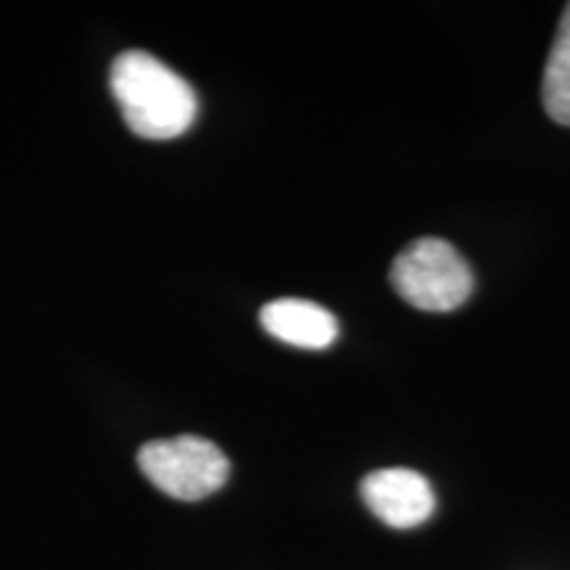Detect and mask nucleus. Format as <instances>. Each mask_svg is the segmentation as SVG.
<instances>
[{
    "label": "nucleus",
    "instance_id": "obj_6",
    "mask_svg": "<svg viewBox=\"0 0 570 570\" xmlns=\"http://www.w3.org/2000/svg\"><path fill=\"white\" fill-rule=\"evenodd\" d=\"M541 101L554 122L570 127V3L562 11L550 59H547Z\"/></svg>",
    "mask_w": 570,
    "mask_h": 570
},
{
    "label": "nucleus",
    "instance_id": "obj_3",
    "mask_svg": "<svg viewBox=\"0 0 570 570\" xmlns=\"http://www.w3.org/2000/svg\"><path fill=\"white\" fill-rule=\"evenodd\" d=\"M138 465L156 489L183 502L212 497L230 479V460L223 449L194 433L148 441L140 446Z\"/></svg>",
    "mask_w": 570,
    "mask_h": 570
},
{
    "label": "nucleus",
    "instance_id": "obj_5",
    "mask_svg": "<svg viewBox=\"0 0 570 570\" xmlns=\"http://www.w3.org/2000/svg\"><path fill=\"white\" fill-rule=\"evenodd\" d=\"M259 323L273 338L298 348H327L338 338V320L306 298H275L262 306Z\"/></svg>",
    "mask_w": 570,
    "mask_h": 570
},
{
    "label": "nucleus",
    "instance_id": "obj_2",
    "mask_svg": "<svg viewBox=\"0 0 570 570\" xmlns=\"http://www.w3.org/2000/svg\"><path fill=\"white\" fill-rule=\"evenodd\" d=\"M391 285L415 309L452 312L473 294L475 277L449 240L417 238L391 265Z\"/></svg>",
    "mask_w": 570,
    "mask_h": 570
},
{
    "label": "nucleus",
    "instance_id": "obj_1",
    "mask_svg": "<svg viewBox=\"0 0 570 570\" xmlns=\"http://www.w3.org/2000/svg\"><path fill=\"white\" fill-rule=\"evenodd\" d=\"M109 85L127 127L148 140L180 138L196 122L194 88L148 51H125L111 63Z\"/></svg>",
    "mask_w": 570,
    "mask_h": 570
},
{
    "label": "nucleus",
    "instance_id": "obj_4",
    "mask_svg": "<svg viewBox=\"0 0 570 570\" xmlns=\"http://www.w3.org/2000/svg\"><path fill=\"white\" fill-rule=\"evenodd\" d=\"M360 494L381 523L399 531L417 529L436 510V491L431 481L410 468L373 470L362 481Z\"/></svg>",
    "mask_w": 570,
    "mask_h": 570
}]
</instances>
